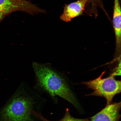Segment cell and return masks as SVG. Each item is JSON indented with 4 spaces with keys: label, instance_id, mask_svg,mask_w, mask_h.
Here are the masks:
<instances>
[{
    "label": "cell",
    "instance_id": "cell-6",
    "mask_svg": "<svg viewBox=\"0 0 121 121\" xmlns=\"http://www.w3.org/2000/svg\"><path fill=\"white\" fill-rule=\"evenodd\" d=\"M121 102L110 104L91 118L90 121H118Z\"/></svg>",
    "mask_w": 121,
    "mask_h": 121
},
{
    "label": "cell",
    "instance_id": "cell-7",
    "mask_svg": "<svg viewBox=\"0 0 121 121\" xmlns=\"http://www.w3.org/2000/svg\"><path fill=\"white\" fill-rule=\"evenodd\" d=\"M34 115L38 119L42 121H51L48 120L43 117L40 113L37 112H35ZM57 121H90L87 119H78L72 117L69 113V109H67L65 115L62 118Z\"/></svg>",
    "mask_w": 121,
    "mask_h": 121
},
{
    "label": "cell",
    "instance_id": "cell-1",
    "mask_svg": "<svg viewBox=\"0 0 121 121\" xmlns=\"http://www.w3.org/2000/svg\"><path fill=\"white\" fill-rule=\"evenodd\" d=\"M32 65L39 86L52 97L59 96L78 108V101L62 77L49 65L35 62Z\"/></svg>",
    "mask_w": 121,
    "mask_h": 121
},
{
    "label": "cell",
    "instance_id": "cell-5",
    "mask_svg": "<svg viewBox=\"0 0 121 121\" xmlns=\"http://www.w3.org/2000/svg\"><path fill=\"white\" fill-rule=\"evenodd\" d=\"M88 1L78 0L69 4H65L60 19L67 22H71L74 18L83 15Z\"/></svg>",
    "mask_w": 121,
    "mask_h": 121
},
{
    "label": "cell",
    "instance_id": "cell-9",
    "mask_svg": "<svg viewBox=\"0 0 121 121\" xmlns=\"http://www.w3.org/2000/svg\"><path fill=\"white\" fill-rule=\"evenodd\" d=\"M3 18L1 16V14L0 12V22H1V21L3 19Z\"/></svg>",
    "mask_w": 121,
    "mask_h": 121
},
{
    "label": "cell",
    "instance_id": "cell-8",
    "mask_svg": "<svg viewBox=\"0 0 121 121\" xmlns=\"http://www.w3.org/2000/svg\"><path fill=\"white\" fill-rule=\"evenodd\" d=\"M102 0H88L86 6L89 9L92 11L97 10L98 8L103 7Z\"/></svg>",
    "mask_w": 121,
    "mask_h": 121
},
{
    "label": "cell",
    "instance_id": "cell-2",
    "mask_svg": "<svg viewBox=\"0 0 121 121\" xmlns=\"http://www.w3.org/2000/svg\"><path fill=\"white\" fill-rule=\"evenodd\" d=\"M22 84L1 110V121H35L37 94Z\"/></svg>",
    "mask_w": 121,
    "mask_h": 121
},
{
    "label": "cell",
    "instance_id": "cell-4",
    "mask_svg": "<svg viewBox=\"0 0 121 121\" xmlns=\"http://www.w3.org/2000/svg\"><path fill=\"white\" fill-rule=\"evenodd\" d=\"M17 11L33 15L45 12L44 10L26 0H0V12L3 19L13 12Z\"/></svg>",
    "mask_w": 121,
    "mask_h": 121
},
{
    "label": "cell",
    "instance_id": "cell-3",
    "mask_svg": "<svg viewBox=\"0 0 121 121\" xmlns=\"http://www.w3.org/2000/svg\"><path fill=\"white\" fill-rule=\"evenodd\" d=\"M105 72L94 80L84 82L81 84L84 85L88 88L93 91L89 96L102 97L106 99L107 105L111 104L113 98L116 95L121 93V82L116 80L114 76L111 75L107 78H102Z\"/></svg>",
    "mask_w": 121,
    "mask_h": 121
}]
</instances>
